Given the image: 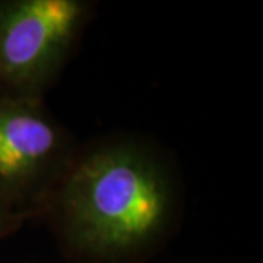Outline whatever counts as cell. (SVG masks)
<instances>
[{
    "mask_svg": "<svg viewBox=\"0 0 263 263\" xmlns=\"http://www.w3.org/2000/svg\"><path fill=\"white\" fill-rule=\"evenodd\" d=\"M180 211L181 184L164 151L122 135L78 148L40 216L73 262L138 263L171 237Z\"/></svg>",
    "mask_w": 263,
    "mask_h": 263,
    "instance_id": "cell-1",
    "label": "cell"
},
{
    "mask_svg": "<svg viewBox=\"0 0 263 263\" xmlns=\"http://www.w3.org/2000/svg\"><path fill=\"white\" fill-rule=\"evenodd\" d=\"M94 9L88 0H0V95L43 101Z\"/></svg>",
    "mask_w": 263,
    "mask_h": 263,
    "instance_id": "cell-2",
    "label": "cell"
},
{
    "mask_svg": "<svg viewBox=\"0 0 263 263\" xmlns=\"http://www.w3.org/2000/svg\"><path fill=\"white\" fill-rule=\"evenodd\" d=\"M78 148L43 101L0 95V199L9 206L41 215Z\"/></svg>",
    "mask_w": 263,
    "mask_h": 263,
    "instance_id": "cell-3",
    "label": "cell"
},
{
    "mask_svg": "<svg viewBox=\"0 0 263 263\" xmlns=\"http://www.w3.org/2000/svg\"><path fill=\"white\" fill-rule=\"evenodd\" d=\"M29 218L31 216L9 206L6 202L0 199V241L18 231Z\"/></svg>",
    "mask_w": 263,
    "mask_h": 263,
    "instance_id": "cell-4",
    "label": "cell"
}]
</instances>
